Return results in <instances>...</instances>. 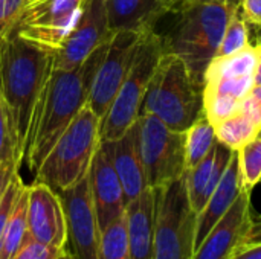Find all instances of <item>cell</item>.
I'll list each match as a JSON object with an SVG mask.
<instances>
[{
	"instance_id": "cell-1",
	"label": "cell",
	"mask_w": 261,
	"mask_h": 259,
	"mask_svg": "<svg viewBox=\"0 0 261 259\" xmlns=\"http://www.w3.org/2000/svg\"><path fill=\"white\" fill-rule=\"evenodd\" d=\"M110 40L99 44L81 66L70 70H52L35 104L24 148L23 162H26L34 177L55 142L80 110L87 105L93 76L107 52Z\"/></svg>"
},
{
	"instance_id": "cell-2",
	"label": "cell",
	"mask_w": 261,
	"mask_h": 259,
	"mask_svg": "<svg viewBox=\"0 0 261 259\" xmlns=\"http://www.w3.org/2000/svg\"><path fill=\"white\" fill-rule=\"evenodd\" d=\"M54 60L55 53L15 37L0 40V93L21 163L32 113L54 70Z\"/></svg>"
},
{
	"instance_id": "cell-3",
	"label": "cell",
	"mask_w": 261,
	"mask_h": 259,
	"mask_svg": "<svg viewBox=\"0 0 261 259\" xmlns=\"http://www.w3.org/2000/svg\"><path fill=\"white\" fill-rule=\"evenodd\" d=\"M236 3H191L177 8V21L162 37L164 52L177 55L193 79L203 87L206 70L217 56Z\"/></svg>"
},
{
	"instance_id": "cell-4",
	"label": "cell",
	"mask_w": 261,
	"mask_h": 259,
	"mask_svg": "<svg viewBox=\"0 0 261 259\" xmlns=\"http://www.w3.org/2000/svg\"><path fill=\"white\" fill-rule=\"evenodd\" d=\"M139 114H153L179 133H187L205 114L203 87L193 79L177 55L170 52L161 55Z\"/></svg>"
},
{
	"instance_id": "cell-5",
	"label": "cell",
	"mask_w": 261,
	"mask_h": 259,
	"mask_svg": "<svg viewBox=\"0 0 261 259\" xmlns=\"http://www.w3.org/2000/svg\"><path fill=\"white\" fill-rule=\"evenodd\" d=\"M101 119L86 105L52 147L35 174L40 182L61 192L81 182L101 145Z\"/></svg>"
},
{
	"instance_id": "cell-6",
	"label": "cell",
	"mask_w": 261,
	"mask_h": 259,
	"mask_svg": "<svg viewBox=\"0 0 261 259\" xmlns=\"http://www.w3.org/2000/svg\"><path fill=\"white\" fill-rule=\"evenodd\" d=\"M154 189V259H193L197 214L185 174Z\"/></svg>"
},
{
	"instance_id": "cell-7",
	"label": "cell",
	"mask_w": 261,
	"mask_h": 259,
	"mask_svg": "<svg viewBox=\"0 0 261 259\" xmlns=\"http://www.w3.org/2000/svg\"><path fill=\"white\" fill-rule=\"evenodd\" d=\"M162 53V37L154 29L147 31L142 35L127 78L101 119V140L119 139L138 121L142 99Z\"/></svg>"
},
{
	"instance_id": "cell-8",
	"label": "cell",
	"mask_w": 261,
	"mask_h": 259,
	"mask_svg": "<svg viewBox=\"0 0 261 259\" xmlns=\"http://www.w3.org/2000/svg\"><path fill=\"white\" fill-rule=\"evenodd\" d=\"M86 5L87 0H28L8 35L57 53L80 23Z\"/></svg>"
},
{
	"instance_id": "cell-9",
	"label": "cell",
	"mask_w": 261,
	"mask_h": 259,
	"mask_svg": "<svg viewBox=\"0 0 261 259\" xmlns=\"http://www.w3.org/2000/svg\"><path fill=\"white\" fill-rule=\"evenodd\" d=\"M138 143L148 188L164 186L187 171L185 133L168 128L153 114H139Z\"/></svg>"
},
{
	"instance_id": "cell-10",
	"label": "cell",
	"mask_w": 261,
	"mask_h": 259,
	"mask_svg": "<svg viewBox=\"0 0 261 259\" xmlns=\"http://www.w3.org/2000/svg\"><path fill=\"white\" fill-rule=\"evenodd\" d=\"M144 34L135 31H118L113 34L107 52L93 76L87 98V107L99 119L104 118L127 78Z\"/></svg>"
},
{
	"instance_id": "cell-11",
	"label": "cell",
	"mask_w": 261,
	"mask_h": 259,
	"mask_svg": "<svg viewBox=\"0 0 261 259\" xmlns=\"http://www.w3.org/2000/svg\"><path fill=\"white\" fill-rule=\"evenodd\" d=\"M67 226V243L76 259H98L99 226L87 176L75 186L58 192Z\"/></svg>"
},
{
	"instance_id": "cell-12",
	"label": "cell",
	"mask_w": 261,
	"mask_h": 259,
	"mask_svg": "<svg viewBox=\"0 0 261 259\" xmlns=\"http://www.w3.org/2000/svg\"><path fill=\"white\" fill-rule=\"evenodd\" d=\"M28 237L58 250L67 244L66 215L60 195L40 182L28 186Z\"/></svg>"
},
{
	"instance_id": "cell-13",
	"label": "cell",
	"mask_w": 261,
	"mask_h": 259,
	"mask_svg": "<svg viewBox=\"0 0 261 259\" xmlns=\"http://www.w3.org/2000/svg\"><path fill=\"white\" fill-rule=\"evenodd\" d=\"M87 179L98 226L99 231H104L110 223L121 218L127 208L124 189L112 162L109 140H101V145L90 163Z\"/></svg>"
},
{
	"instance_id": "cell-14",
	"label": "cell",
	"mask_w": 261,
	"mask_h": 259,
	"mask_svg": "<svg viewBox=\"0 0 261 259\" xmlns=\"http://www.w3.org/2000/svg\"><path fill=\"white\" fill-rule=\"evenodd\" d=\"M112 37L113 32L109 27L106 0H87L80 23L64 47L55 53L54 69L70 70L81 66L99 44L109 41Z\"/></svg>"
},
{
	"instance_id": "cell-15",
	"label": "cell",
	"mask_w": 261,
	"mask_h": 259,
	"mask_svg": "<svg viewBox=\"0 0 261 259\" xmlns=\"http://www.w3.org/2000/svg\"><path fill=\"white\" fill-rule=\"evenodd\" d=\"M251 214V191L243 189L228 212L203 238L193 259H231L249 232Z\"/></svg>"
},
{
	"instance_id": "cell-16",
	"label": "cell",
	"mask_w": 261,
	"mask_h": 259,
	"mask_svg": "<svg viewBox=\"0 0 261 259\" xmlns=\"http://www.w3.org/2000/svg\"><path fill=\"white\" fill-rule=\"evenodd\" d=\"M232 153L234 150L217 139L213 150L202 159V162H199L194 168L185 171L190 205L197 215L205 208L210 197L220 183L231 162Z\"/></svg>"
},
{
	"instance_id": "cell-17",
	"label": "cell",
	"mask_w": 261,
	"mask_h": 259,
	"mask_svg": "<svg viewBox=\"0 0 261 259\" xmlns=\"http://www.w3.org/2000/svg\"><path fill=\"white\" fill-rule=\"evenodd\" d=\"M109 142L112 162L122 185L125 203H130L148 188L138 143V122H135L124 136Z\"/></svg>"
},
{
	"instance_id": "cell-18",
	"label": "cell",
	"mask_w": 261,
	"mask_h": 259,
	"mask_svg": "<svg viewBox=\"0 0 261 259\" xmlns=\"http://www.w3.org/2000/svg\"><path fill=\"white\" fill-rule=\"evenodd\" d=\"M243 189H246V188L243 185V176H242V169H240L239 153L234 151L231 162H229L220 183L217 185L216 191L210 197L205 208L197 215L194 249H197L200 246V243L208 235V232L228 212V209L234 205V202L239 198V195L242 194Z\"/></svg>"
},
{
	"instance_id": "cell-19",
	"label": "cell",
	"mask_w": 261,
	"mask_h": 259,
	"mask_svg": "<svg viewBox=\"0 0 261 259\" xmlns=\"http://www.w3.org/2000/svg\"><path fill=\"white\" fill-rule=\"evenodd\" d=\"M132 259H154V189L147 188L125 208Z\"/></svg>"
},
{
	"instance_id": "cell-20",
	"label": "cell",
	"mask_w": 261,
	"mask_h": 259,
	"mask_svg": "<svg viewBox=\"0 0 261 259\" xmlns=\"http://www.w3.org/2000/svg\"><path fill=\"white\" fill-rule=\"evenodd\" d=\"M109 27L118 31L147 32L154 29L159 18L168 12L162 0H106Z\"/></svg>"
},
{
	"instance_id": "cell-21",
	"label": "cell",
	"mask_w": 261,
	"mask_h": 259,
	"mask_svg": "<svg viewBox=\"0 0 261 259\" xmlns=\"http://www.w3.org/2000/svg\"><path fill=\"white\" fill-rule=\"evenodd\" d=\"M260 56V44L248 46L246 49L229 55V56H216L205 75V79L210 78H248L255 75V69ZM205 84V82H203Z\"/></svg>"
},
{
	"instance_id": "cell-22",
	"label": "cell",
	"mask_w": 261,
	"mask_h": 259,
	"mask_svg": "<svg viewBox=\"0 0 261 259\" xmlns=\"http://www.w3.org/2000/svg\"><path fill=\"white\" fill-rule=\"evenodd\" d=\"M28 240V186L23 188L0 241V259H12Z\"/></svg>"
},
{
	"instance_id": "cell-23",
	"label": "cell",
	"mask_w": 261,
	"mask_h": 259,
	"mask_svg": "<svg viewBox=\"0 0 261 259\" xmlns=\"http://www.w3.org/2000/svg\"><path fill=\"white\" fill-rule=\"evenodd\" d=\"M214 130L217 139L222 143L237 151L245 143H248L249 140L258 136L261 127L243 108H240L229 118L217 122L214 125Z\"/></svg>"
},
{
	"instance_id": "cell-24",
	"label": "cell",
	"mask_w": 261,
	"mask_h": 259,
	"mask_svg": "<svg viewBox=\"0 0 261 259\" xmlns=\"http://www.w3.org/2000/svg\"><path fill=\"white\" fill-rule=\"evenodd\" d=\"M217 142L214 125L203 114L187 133H185V162L187 169L194 168L202 159L213 150Z\"/></svg>"
},
{
	"instance_id": "cell-25",
	"label": "cell",
	"mask_w": 261,
	"mask_h": 259,
	"mask_svg": "<svg viewBox=\"0 0 261 259\" xmlns=\"http://www.w3.org/2000/svg\"><path fill=\"white\" fill-rule=\"evenodd\" d=\"M98 259H132L127 238L125 214L110 223L99 235Z\"/></svg>"
},
{
	"instance_id": "cell-26",
	"label": "cell",
	"mask_w": 261,
	"mask_h": 259,
	"mask_svg": "<svg viewBox=\"0 0 261 259\" xmlns=\"http://www.w3.org/2000/svg\"><path fill=\"white\" fill-rule=\"evenodd\" d=\"M249 46V34H248V23L245 21L239 8L234 9L231 18L225 27L223 38L217 52V56H229L234 55Z\"/></svg>"
},
{
	"instance_id": "cell-27",
	"label": "cell",
	"mask_w": 261,
	"mask_h": 259,
	"mask_svg": "<svg viewBox=\"0 0 261 259\" xmlns=\"http://www.w3.org/2000/svg\"><path fill=\"white\" fill-rule=\"evenodd\" d=\"M239 153L240 169L243 176V185L251 191L257 183L261 182V137L257 136L248 143H245Z\"/></svg>"
},
{
	"instance_id": "cell-28",
	"label": "cell",
	"mask_w": 261,
	"mask_h": 259,
	"mask_svg": "<svg viewBox=\"0 0 261 259\" xmlns=\"http://www.w3.org/2000/svg\"><path fill=\"white\" fill-rule=\"evenodd\" d=\"M24 186L26 185L23 183L20 174L15 172L11 183H9V186H8V189H6V192H5V195H3V198H2V202H0V241H2L3 231H5V227L8 224V220H9V217H11V214H12V211L15 208V203H17V200H18V197H20Z\"/></svg>"
},
{
	"instance_id": "cell-29",
	"label": "cell",
	"mask_w": 261,
	"mask_h": 259,
	"mask_svg": "<svg viewBox=\"0 0 261 259\" xmlns=\"http://www.w3.org/2000/svg\"><path fill=\"white\" fill-rule=\"evenodd\" d=\"M8 159H15L21 165V162L17 156V151H15V142H14V136L11 131L6 107H5V102H3V98L0 93V165L3 162H6Z\"/></svg>"
},
{
	"instance_id": "cell-30",
	"label": "cell",
	"mask_w": 261,
	"mask_h": 259,
	"mask_svg": "<svg viewBox=\"0 0 261 259\" xmlns=\"http://www.w3.org/2000/svg\"><path fill=\"white\" fill-rule=\"evenodd\" d=\"M28 0H0V40H3Z\"/></svg>"
},
{
	"instance_id": "cell-31",
	"label": "cell",
	"mask_w": 261,
	"mask_h": 259,
	"mask_svg": "<svg viewBox=\"0 0 261 259\" xmlns=\"http://www.w3.org/2000/svg\"><path fill=\"white\" fill-rule=\"evenodd\" d=\"M60 252L61 250H58V249H54V247L40 244L37 241H32L28 237L23 247L18 250V253L12 259H55Z\"/></svg>"
},
{
	"instance_id": "cell-32",
	"label": "cell",
	"mask_w": 261,
	"mask_h": 259,
	"mask_svg": "<svg viewBox=\"0 0 261 259\" xmlns=\"http://www.w3.org/2000/svg\"><path fill=\"white\" fill-rule=\"evenodd\" d=\"M242 108L261 127V85H254V89L245 99Z\"/></svg>"
},
{
	"instance_id": "cell-33",
	"label": "cell",
	"mask_w": 261,
	"mask_h": 259,
	"mask_svg": "<svg viewBox=\"0 0 261 259\" xmlns=\"http://www.w3.org/2000/svg\"><path fill=\"white\" fill-rule=\"evenodd\" d=\"M18 168H20V163L15 159H8L6 162H3L0 165V202L9 186L14 174L18 172Z\"/></svg>"
},
{
	"instance_id": "cell-34",
	"label": "cell",
	"mask_w": 261,
	"mask_h": 259,
	"mask_svg": "<svg viewBox=\"0 0 261 259\" xmlns=\"http://www.w3.org/2000/svg\"><path fill=\"white\" fill-rule=\"evenodd\" d=\"M242 15L246 23L261 27V0H242Z\"/></svg>"
},
{
	"instance_id": "cell-35",
	"label": "cell",
	"mask_w": 261,
	"mask_h": 259,
	"mask_svg": "<svg viewBox=\"0 0 261 259\" xmlns=\"http://www.w3.org/2000/svg\"><path fill=\"white\" fill-rule=\"evenodd\" d=\"M231 259H261V243L240 246Z\"/></svg>"
},
{
	"instance_id": "cell-36",
	"label": "cell",
	"mask_w": 261,
	"mask_h": 259,
	"mask_svg": "<svg viewBox=\"0 0 261 259\" xmlns=\"http://www.w3.org/2000/svg\"><path fill=\"white\" fill-rule=\"evenodd\" d=\"M261 243V217L254 218L252 217V223H251V227H249V232L243 241L242 246H246V244H258Z\"/></svg>"
},
{
	"instance_id": "cell-37",
	"label": "cell",
	"mask_w": 261,
	"mask_h": 259,
	"mask_svg": "<svg viewBox=\"0 0 261 259\" xmlns=\"http://www.w3.org/2000/svg\"><path fill=\"white\" fill-rule=\"evenodd\" d=\"M191 3H234L232 0H170V12H174L177 8L184 5H191Z\"/></svg>"
},
{
	"instance_id": "cell-38",
	"label": "cell",
	"mask_w": 261,
	"mask_h": 259,
	"mask_svg": "<svg viewBox=\"0 0 261 259\" xmlns=\"http://www.w3.org/2000/svg\"><path fill=\"white\" fill-rule=\"evenodd\" d=\"M254 84L255 85H261V43H260V56H258V64L255 69V75H254Z\"/></svg>"
},
{
	"instance_id": "cell-39",
	"label": "cell",
	"mask_w": 261,
	"mask_h": 259,
	"mask_svg": "<svg viewBox=\"0 0 261 259\" xmlns=\"http://www.w3.org/2000/svg\"><path fill=\"white\" fill-rule=\"evenodd\" d=\"M55 259H76V258H75V255H73L70 250H67V249L64 247V249L57 255V258Z\"/></svg>"
},
{
	"instance_id": "cell-40",
	"label": "cell",
	"mask_w": 261,
	"mask_h": 259,
	"mask_svg": "<svg viewBox=\"0 0 261 259\" xmlns=\"http://www.w3.org/2000/svg\"><path fill=\"white\" fill-rule=\"evenodd\" d=\"M162 2H164V3H165V5H167V8H168V6H170V0H162ZM168 12H170V9H168Z\"/></svg>"
},
{
	"instance_id": "cell-41",
	"label": "cell",
	"mask_w": 261,
	"mask_h": 259,
	"mask_svg": "<svg viewBox=\"0 0 261 259\" xmlns=\"http://www.w3.org/2000/svg\"><path fill=\"white\" fill-rule=\"evenodd\" d=\"M258 136H260V137H261V130H260V133H258Z\"/></svg>"
}]
</instances>
